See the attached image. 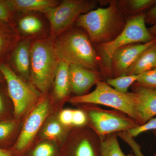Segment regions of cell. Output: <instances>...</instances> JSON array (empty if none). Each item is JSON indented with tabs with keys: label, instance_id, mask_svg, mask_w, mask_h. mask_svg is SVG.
<instances>
[{
	"label": "cell",
	"instance_id": "20",
	"mask_svg": "<svg viewBox=\"0 0 156 156\" xmlns=\"http://www.w3.org/2000/svg\"><path fill=\"white\" fill-rule=\"evenodd\" d=\"M23 119L14 118L0 120V148L10 149L14 145L19 136Z\"/></svg>",
	"mask_w": 156,
	"mask_h": 156
},
{
	"label": "cell",
	"instance_id": "35",
	"mask_svg": "<svg viewBox=\"0 0 156 156\" xmlns=\"http://www.w3.org/2000/svg\"><path fill=\"white\" fill-rule=\"evenodd\" d=\"M150 33L153 36H155L156 35V23L152 27L148 29Z\"/></svg>",
	"mask_w": 156,
	"mask_h": 156
},
{
	"label": "cell",
	"instance_id": "33",
	"mask_svg": "<svg viewBox=\"0 0 156 156\" xmlns=\"http://www.w3.org/2000/svg\"><path fill=\"white\" fill-rule=\"evenodd\" d=\"M145 22L153 25L156 23V0L147 14L145 15Z\"/></svg>",
	"mask_w": 156,
	"mask_h": 156
},
{
	"label": "cell",
	"instance_id": "16",
	"mask_svg": "<svg viewBox=\"0 0 156 156\" xmlns=\"http://www.w3.org/2000/svg\"><path fill=\"white\" fill-rule=\"evenodd\" d=\"M100 75L85 68L69 64V80L72 93L75 96L87 94L93 85L101 81Z\"/></svg>",
	"mask_w": 156,
	"mask_h": 156
},
{
	"label": "cell",
	"instance_id": "24",
	"mask_svg": "<svg viewBox=\"0 0 156 156\" xmlns=\"http://www.w3.org/2000/svg\"><path fill=\"white\" fill-rule=\"evenodd\" d=\"M14 119L13 103L9 96L5 83H0V120Z\"/></svg>",
	"mask_w": 156,
	"mask_h": 156
},
{
	"label": "cell",
	"instance_id": "18",
	"mask_svg": "<svg viewBox=\"0 0 156 156\" xmlns=\"http://www.w3.org/2000/svg\"><path fill=\"white\" fill-rule=\"evenodd\" d=\"M7 2L14 14L29 12L43 13L58 6L60 2L57 0H7Z\"/></svg>",
	"mask_w": 156,
	"mask_h": 156
},
{
	"label": "cell",
	"instance_id": "15",
	"mask_svg": "<svg viewBox=\"0 0 156 156\" xmlns=\"http://www.w3.org/2000/svg\"><path fill=\"white\" fill-rule=\"evenodd\" d=\"M131 92L141 126L156 115V90L146 88L134 83L132 85Z\"/></svg>",
	"mask_w": 156,
	"mask_h": 156
},
{
	"label": "cell",
	"instance_id": "10",
	"mask_svg": "<svg viewBox=\"0 0 156 156\" xmlns=\"http://www.w3.org/2000/svg\"><path fill=\"white\" fill-rule=\"evenodd\" d=\"M100 136L88 126L70 130L59 147V156H101Z\"/></svg>",
	"mask_w": 156,
	"mask_h": 156
},
{
	"label": "cell",
	"instance_id": "1",
	"mask_svg": "<svg viewBox=\"0 0 156 156\" xmlns=\"http://www.w3.org/2000/svg\"><path fill=\"white\" fill-rule=\"evenodd\" d=\"M56 55L67 62L101 73L100 57L87 33L82 29L72 27L54 39Z\"/></svg>",
	"mask_w": 156,
	"mask_h": 156
},
{
	"label": "cell",
	"instance_id": "31",
	"mask_svg": "<svg viewBox=\"0 0 156 156\" xmlns=\"http://www.w3.org/2000/svg\"><path fill=\"white\" fill-rule=\"evenodd\" d=\"M73 109L70 108L62 109L58 113V118L59 122L66 127L69 128L73 127Z\"/></svg>",
	"mask_w": 156,
	"mask_h": 156
},
{
	"label": "cell",
	"instance_id": "30",
	"mask_svg": "<svg viewBox=\"0 0 156 156\" xmlns=\"http://www.w3.org/2000/svg\"><path fill=\"white\" fill-rule=\"evenodd\" d=\"M156 130V118H152L144 125H141L133 128L127 131L131 137H134L138 136L144 132Z\"/></svg>",
	"mask_w": 156,
	"mask_h": 156
},
{
	"label": "cell",
	"instance_id": "7",
	"mask_svg": "<svg viewBox=\"0 0 156 156\" xmlns=\"http://www.w3.org/2000/svg\"><path fill=\"white\" fill-rule=\"evenodd\" d=\"M59 111L50 100V94H42L38 102L26 115L17 141L10 149L15 156H23L32 145L46 120Z\"/></svg>",
	"mask_w": 156,
	"mask_h": 156
},
{
	"label": "cell",
	"instance_id": "25",
	"mask_svg": "<svg viewBox=\"0 0 156 156\" xmlns=\"http://www.w3.org/2000/svg\"><path fill=\"white\" fill-rule=\"evenodd\" d=\"M139 75L123 74L116 78H108L106 83L118 92L122 93H127L129 87L136 82Z\"/></svg>",
	"mask_w": 156,
	"mask_h": 156
},
{
	"label": "cell",
	"instance_id": "5",
	"mask_svg": "<svg viewBox=\"0 0 156 156\" xmlns=\"http://www.w3.org/2000/svg\"><path fill=\"white\" fill-rule=\"evenodd\" d=\"M76 106L87 115V126L100 137L108 134L128 131L140 126L133 118L117 110L104 109L91 104H82Z\"/></svg>",
	"mask_w": 156,
	"mask_h": 156
},
{
	"label": "cell",
	"instance_id": "17",
	"mask_svg": "<svg viewBox=\"0 0 156 156\" xmlns=\"http://www.w3.org/2000/svg\"><path fill=\"white\" fill-rule=\"evenodd\" d=\"M58 112L50 115L46 120L34 141L50 140L60 146L71 128L66 127L59 122Z\"/></svg>",
	"mask_w": 156,
	"mask_h": 156
},
{
	"label": "cell",
	"instance_id": "2",
	"mask_svg": "<svg viewBox=\"0 0 156 156\" xmlns=\"http://www.w3.org/2000/svg\"><path fill=\"white\" fill-rule=\"evenodd\" d=\"M75 23L87 33L96 46L112 41L121 33L126 24L116 1L110 2L107 8H98L81 14Z\"/></svg>",
	"mask_w": 156,
	"mask_h": 156
},
{
	"label": "cell",
	"instance_id": "8",
	"mask_svg": "<svg viewBox=\"0 0 156 156\" xmlns=\"http://www.w3.org/2000/svg\"><path fill=\"white\" fill-rule=\"evenodd\" d=\"M0 70L5 77L14 106V118L23 119L38 102L42 94L29 82L17 76L7 63H0Z\"/></svg>",
	"mask_w": 156,
	"mask_h": 156
},
{
	"label": "cell",
	"instance_id": "26",
	"mask_svg": "<svg viewBox=\"0 0 156 156\" xmlns=\"http://www.w3.org/2000/svg\"><path fill=\"white\" fill-rule=\"evenodd\" d=\"M135 83L140 86L156 90V67L139 74Z\"/></svg>",
	"mask_w": 156,
	"mask_h": 156
},
{
	"label": "cell",
	"instance_id": "36",
	"mask_svg": "<svg viewBox=\"0 0 156 156\" xmlns=\"http://www.w3.org/2000/svg\"><path fill=\"white\" fill-rule=\"evenodd\" d=\"M5 77L2 73L0 70V83H5Z\"/></svg>",
	"mask_w": 156,
	"mask_h": 156
},
{
	"label": "cell",
	"instance_id": "13",
	"mask_svg": "<svg viewBox=\"0 0 156 156\" xmlns=\"http://www.w3.org/2000/svg\"><path fill=\"white\" fill-rule=\"evenodd\" d=\"M69 67L68 62L60 60L50 93V100L59 111L63 108L64 105L71 97Z\"/></svg>",
	"mask_w": 156,
	"mask_h": 156
},
{
	"label": "cell",
	"instance_id": "14",
	"mask_svg": "<svg viewBox=\"0 0 156 156\" xmlns=\"http://www.w3.org/2000/svg\"><path fill=\"white\" fill-rule=\"evenodd\" d=\"M32 41L30 39L20 38L5 62L17 76L28 82L30 74Z\"/></svg>",
	"mask_w": 156,
	"mask_h": 156
},
{
	"label": "cell",
	"instance_id": "4",
	"mask_svg": "<svg viewBox=\"0 0 156 156\" xmlns=\"http://www.w3.org/2000/svg\"><path fill=\"white\" fill-rule=\"evenodd\" d=\"M155 37L146 26L145 15L141 13L130 17L121 33L114 39L95 48L100 57L101 73L103 76L107 79L113 78L112 58L117 49L131 44L147 43Z\"/></svg>",
	"mask_w": 156,
	"mask_h": 156
},
{
	"label": "cell",
	"instance_id": "19",
	"mask_svg": "<svg viewBox=\"0 0 156 156\" xmlns=\"http://www.w3.org/2000/svg\"><path fill=\"white\" fill-rule=\"evenodd\" d=\"M20 39L13 24L0 22V63L6 62Z\"/></svg>",
	"mask_w": 156,
	"mask_h": 156
},
{
	"label": "cell",
	"instance_id": "9",
	"mask_svg": "<svg viewBox=\"0 0 156 156\" xmlns=\"http://www.w3.org/2000/svg\"><path fill=\"white\" fill-rule=\"evenodd\" d=\"M95 4L87 0H63L55 8L43 13L50 24V37L55 39L73 27L81 14L94 10Z\"/></svg>",
	"mask_w": 156,
	"mask_h": 156
},
{
	"label": "cell",
	"instance_id": "32",
	"mask_svg": "<svg viewBox=\"0 0 156 156\" xmlns=\"http://www.w3.org/2000/svg\"><path fill=\"white\" fill-rule=\"evenodd\" d=\"M88 119L87 115L83 111L78 108L73 109V127H80L87 126Z\"/></svg>",
	"mask_w": 156,
	"mask_h": 156
},
{
	"label": "cell",
	"instance_id": "28",
	"mask_svg": "<svg viewBox=\"0 0 156 156\" xmlns=\"http://www.w3.org/2000/svg\"><path fill=\"white\" fill-rule=\"evenodd\" d=\"M117 136L123 141L126 142L131 147L135 156H145L141 151V147L139 144L134 140V138L131 137L128 134L127 131L119 132ZM153 156H156V152Z\"/></svg>",
	"mask_w": 156,
	"mask_h": 156
},
{
	"label": "cell",
	"instance_id": "22",
	"mask_svg": "<svg viewBox=\"0 0 156 156\" xmlns=\"http://www.w3.org/2000/svg\"><path fill=\"white\" fill-rule=\"evenodd\" d=\"M59 147L50 140L35 141L23 156H59Z\"/></svg>",
	"mask_w": 156,
	"mask_h": 156
},
{
	"label": "cell",
	"instance_id": "27",
	"mask_svg": "<svg viewBox=\"0 0 156 156\" xmlns=\"http://www.w3.org/2000/svg\"><path fill=\"white\" fill-rule=\"evenodd\" d=\"M155 1L154 0H129L125 1L126 5L132 12L138 13L144 11L148 8L152 7Z\"/></svg>",
	"mask_w": 156,
	"mask_h": 156
},
{
	"label": "cell",
	"instance_id": "34",
	"mask_svg": "<svg viewBox=\"0 0 156 156\" xmlns=\"http://www.w3.org/2000/svg\"><path fill=\"white\" fill-rule=\"evenodd\" d=\"M0 156H15L13 152L10 149L0 148Z\"/></svg>",
	"mask_w": 156,
	"mask_h": 156
},
{
	"label": "cell",
	"instance_id": "12",
	"mask_svg": "<svg viewBox=\"0 0 156 156\" xmlns=\"http://www.w3.org/2000/svg\"><path fill=\"white\" fill-rule=\"evenodd\" d=\"M156 42V36L150 41L126 45L117 49L112 58L113 78L126 74L129 68L146 49Z\"/></svg>",
	"mask_w": 156,
	"mask_h": 156
},
{
	"label": "cell",
	"instance_id": "21",
	"mask_svg": "<svg viewBox=\"0 0 156 156\" xmlns=\"http://www.w3.org/2000/svg\"><path fill=\"white\" fill-rule=\"evenodd\" d=\"M156 67V42L140 54L126 72L128 75H139Z\"/></svg>",
	"mask_w": 156,
	"mask_h": 156
},
{
	"label": "cell",
	"instance_id": "29",
	"mask_svg": "<svg viewBox=\"0 0 156 156\" xmlns=\"http://www.w3.org/2000/svg\"><path fill=\"white\" fill-rule=\"evenodd\" d=\"M14 15L7 0H0V22L13 24Z\"/></svg>",
	"mask_w": 156,
	"mask_h": 156
},
{
	"label": "cell",
	"instance_id": "6",
	"mask_svg": "<svg viewBox=\"0 0 156 156\" xmlns=\"http://www.w3.org/2000/svg\"><path fill=\"white\" fill-rule=\"evenodd\" d=\"M96 85V88L92 92L81 96H72L68 102L75 105L82 104H91L110 107L122 112L139 124V116L131 92L121 93L106 82L101 81L98 82Z\"/></svg>",
	"mask_w": 156,
	"mask_h": 156
},
{
	"label": "cell",
	"instance_id": "3",
	"mask_svg": "<svg viewBox=\"0 0 156 156\" xmlns=\"http://www.w3.org/2000/svg\"><path fill=\"white\" fill-rule=\"evenodd\" d=\"M59 61L54 39L50 36L32 41L29 82L42 94L51 92Z\"/></svg>",
	"mask_w": 156,
	"mask_h": 156
},
{
	"label": "cell",
	"instance_id": "11",
	"mask_svg": "<svg viewBox=\"0 0 156 156\" xmlns=\"http://www.w3.org/2000/svg\"><path fill=\"white\" fill-rule=\"evenodd\" d=\"M41 12L15 13L13 25L21 39L31 40L50 36V27L46 17Z\"/></svg>",
	"mask_w": 156,
	"mask_h": 156
},
{
	"label": "cell",
	"instance_id": "38",
	"mask_svg": "<svg viewBox=\"0 0 156 156\" xmlns=\"http://www.w3.org/2000/svg\"></svg>",
	"mask_w": 156,
	"mask_h": 156
},
{
	"label": "cell",
	"instance_id": "37",
	"mask_svg": "<svg viewBox=\"0 0 156 156\" xmlns=\"http://www.w3.org/2000/svg\"><path fill=\"white\" fill-rule=\"evenodd\" d=\"M153 134L156 136V130H154V131H153Z\"/></svg>",
	"mask_w": 156,
	"mask_h": 156
},
{
	"label": "cell",
	"instance_id": "23",
	"mask_svg": "<svg viewBox=\"0 0 156 156\" xmlns=\"http://www.w3.org/2000/svg\"><path fill=\"white\" fill-rule=\"evenodd\" d=\"M118 137L116 133H114L101 137V156H135L134 154H124L120 147Z\"/></svg>",
	"mask_w": 156,
	"mask_h": 156
}]
</instances>
